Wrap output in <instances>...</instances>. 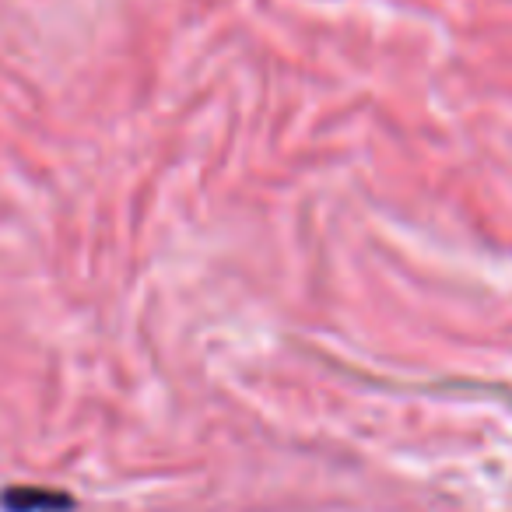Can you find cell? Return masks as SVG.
I'll return each instance as SVG.
<instances>
[{
    "instance_id": "6da1fadb",
    "label": "cell",
    "mask_w": 512,
    "mask_h": 512,
    "mask_svg": "<svg viewBox=\"0 0 512 512\" xmlns=\"http://www.w3.org/2000/svg\"><path fill=\"white\" fill-rule=\"evenodd\" d=\"M0 505L8 512H71L74 498L57 488H43V484H11Z\"/></svg>"
}]
</instances>
